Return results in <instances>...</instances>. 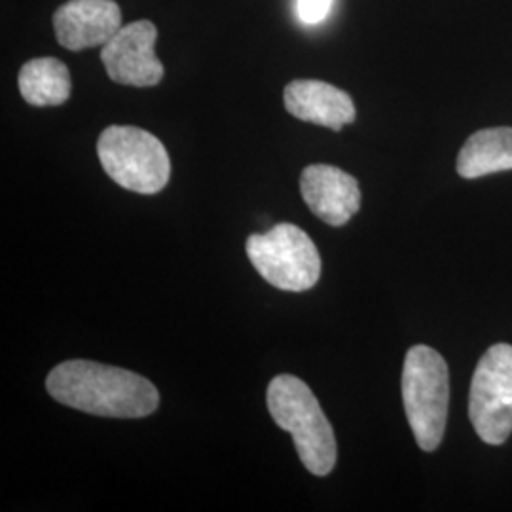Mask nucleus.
<instances>
[{
    "label": "nucleus",
    "mask_w": 512,
    "mask_h": 512,
    "mask_svg": "<svg viewBox=\"0 0 512 512\" xmlns=\"http://www.w3.org/2000/svg\"><path fill=\"white\" fill-rule=\"evenodd\" d=\"M21 97L33 107H57L71 97V73L55 57L27 61L18 76Z\"/></svg>",
    "instance_id": "obj_12"
},
{
    "label": "nucleus",
    "mask_w": 512,
    "mask_h": 512,
    "mask_svg": "<svg viewBox=\"0 0 512 512\" xmlns=\"http://www.w3.org/2000/svg\"><path fill=\"white\" fill-rule=\"evenodd\" d=\"M266 399L275 423L293 435L304 467L311 475H329L338 458L336 437L310 387L293 374H281L268 385Z\"/></svg>",
    "instance_id": "obj_2"
},
{
    "label": "nucleus",
    "mask_w": 512,
    "mask_h": 512,
    "mask_svg": "<svg viewBox=\"0 0 512 512\" xmlns=\"http://www.w3.org/2000/svg\"><path fill=\"white\" fill-rule=\"evenodd\" d=\"M97 154L110 179L137 194L162 192L171 162L162 141L135 126H110L99 135Z\"/></svg>",
    "instance_id": "obj_4"
},
{
    "label": "nucleus",
    "mask_w": 512,
    "mask_h": 512,
    "mask_svg": "<svg viewBox=\"0 0 512 512\" xmlns=\"http://www.w3.org/2000/svg\"><path fill=\"white\" fill-rule=\"evenodd\" d=\"M330 6H332V0H296L298 18L308 25L321 23L323 19L327 18Z\"/></svg>",
    "instance_id": "obj_13"
},
{
    "label": "nucleus",
    "mask_w": 512,
    "mask_h": 512,
    "mask_svg": "<svg viewBox=\"0 0 512 512\" xmlns=\"http://www.w3.org/2000/svg\"><path fill=\"white\" fill-rule=\"evenodd\" d=\"M247 256L270 285L289 293H304L319 281L321 256L310 236L289 222L247 239Z\"/></svg>",
    "instance_id": "obj_5"
},
{
    "label": "nucleus",
    "mask_w": 512,
    "mask_h": 512,
    "mask_svg": "<svg viewBox=\"0 0 512 512\" xmlns=\"http://www.w3.org/2000/svg\"><path fill=\"white\" fill-rule=\"evenodd\" d=\"M403 403L418 446L425 452H435L446 431L450 404L448 365L435 349H408L403 368Z\"/></svg>",
    "instance_id": "obj_3"
},
{
    "label": "nucleus",
    "mask_w": 512,
    "mask_h": 512,
    "mask_svg": "<svg viewBox=\"0 0 512 512\" xmlns=\"http://www.w3.org/2000/svg\"><path fill=\"white\" fill-rule=\"evenodd\" d=\"M158 29L141 19L122 27L101 50L110 80L124 86L150 88L162 82L164 65L154 54Z\"/></svg>",
    "instance_id": "obj_7"
},
{
    "label": "nucleus",
    "mask_w": 512,
    "mask_h": 512,
    "mask_svg": "<svg viewBox=\"0 0 512 512\" xmlns=\"http://www.w3.org/2000/svg\"><path fill=\"white\" fill-rule=\"evenodd\" d=\"M285 109L294 118L340 131L355 120V105L348 93L321 80H294L283 93Z\"/></svg>",
    "instance_id": "obj_10"
},
{
    "label": "nucleus",
    "mask_w": 512,
    "mask_h": 512,
    "mask_svg": "<svg viewBox=\"0 0 512 512\" xmlns=\"http://www.w3.org/2000/svg\"><path fill=\"white\" fill-rule=\"evenodd\" d=\"M46 389L57 403L101 418H147L160 406V393L147 378L84 359L52 368Z\"/></svg>",
    "instance_id": "obj_1"
},
{
    "label": "nucleus",
    "mask_w": 512,
    "mask_h": 512,
    "mask_svg": "<svg viewBox=\"0 0 512 512\" xmlns=\"http://www.w3.org/2000/svg\"><path fill=\"white\" fill-rule=\"evenodd\" d=\"M469 418L486 444L512 433V346L495 344L478 361L469 391Z\"/></svg>",
    "instance_id": "obj_6"
},
{
    "label": "nucleus",
    "mask_w": 512,
    "mask_h": 512,
    "mask_svg": "<svg viewBox=\"0 0 512 512\" xmlns=\"http://www.w3.org/2000/svg\"><path fill=\"white\" fill-rule=\"evenodd\" d=\"M120 29L122 12L114 0H69L55 10V37L71 52L105 46Z\"/></svg>",
    "instance_id": "obj_8"
},
{
    "label": "nucleus",
    "mask_w": 512,
    "mask_h": 512,
    "mask_svg": "<svg viewBox=\"0 0 512 512\" xmlns=\"http://www.w3.org/2000/svg\"><path fill=\"white\" fill-rule=\"evenodd\" d=\"M300 192L315 217L329 226H344L361 209L355 177L334 165H308L300 175Z\"/></svg>",
    "instance_id": "obj_9"
},
{
    "label": "nucleus",
    "mask_w": 512,
    "mask_h": 512,
    "mask_svg": "<svg viewBox=\"0 0 512 512\" xmlns=\"http://www.w3.org/2000/svg\"><path fill=\"white\" fill-rule=\"evenodd\" d=\"M512 169V128L480 129L463 145L458 173L463 179H478Z\"/></svg>",
    "instance_id": "obj_11"
}]
</instances>
